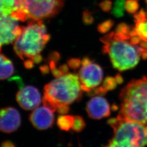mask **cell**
I'll return each mask as SVG.
<instances>
[{
    "label": "cell",
    "instance_id": "obj_28",
    "mask_svg": "<svg viewBox=\"0 0 147 147\" xmlns=\"http://www.w3.org/2000/svg\"><path fill=\"white\" fill-rule=\"evenodd\" d=\"M0 147H16V146L11 141H5L1 143Z\"/></svg>",
    "mask_w": 147,
    "mask_h": 147
},
{
    "label": "cell",
    "instance_id": "obj_5",
    "mask_svg": "<svg viewBox=\"0 0 147 147\" xmlns=\"http://www.w3.org/2000/svg\"><path fill=\"white\" fill-rule=\"evenodd\" d=\"M114 135L104 147H146L147 125L130 121L119 115L108 121Z\"/></svg>",
    "mask_w": 147,
    "mask_h": 147
},
{
    "label": "cell",
    "instance_id": "obj_13",
    "mask_svg": "<svg viewBox=\"0 0 147 147\" xmlns=\"http://www.w3.org/2000/svg\"><path fill=\"white\" fill-rule=\"evenodd\" d=\"M11 16L20 21L28 19L24 8V0H0V16Z\"/></svg>",
    "mask_w": 147,
    "mask_h": 147
},
{
    "label": "cell",
    "instance_id": "obj_12",
    "mask_svg": "<svg viewBox=\"0 0 147 147\" xmlns=\"http://www.w3.org/2000/svg\"><path fill=\"white\" fill-rule=\"evenodd\" d=\"M87 112L92 119H100L110 116V106L101 96H95L90 99L86 107Z\"/></svg>",
    "mask_w": 147,
    "mask_h": 147
},
{
    "label": "cell",
    "instance_id": "obj_4",
    "mask_svg": "<svg viewBox=\"0 0 147 147\" xmlns=\"http://www.w3.org/2000/svg\"><path fill=\"white\" fill-rule=\"evenodd\" d=\"M100 41L103 44L102 53L109 55L113 67L120 71L135 68L142 52L146 51L139 45L135 46L128 40L117 38L115 32L101 37Z\"/></svg>",
    "mask_w": 147,
    "mask_h": 147
},
{
    "label": "cell",
    "instance_id": "obj_7",
    "mask_svg": "<svg viewBox=\"0 0 147 147\" xmlns=\"http://www.w3.org/2000/svg\"><path fill=\"white\" fill-rule=\"evenodd\" d=\"M79 77L82 90L89 93L98 87L102 82L103 71L97 63L88 57H84L81 61Z\"/></svg>",
    "mask_w": 147,
    "mask_h": 147
},
{
    "label": "cell",
    "instance_id": "obj_31",
    "mask_svg": "<svg viewBox=\"0 0 147 147\" xmlns=\"http://www.w3.org/2000/svg\"><path fill=\"white\" fill-rule=\"evenodd\" d=\"M141 57L143 59H147V51H143L142 52L141 55Z\"/></svg>",
    "mask_w": 147,
    "mask_h": 147
},
{
    "label": "cell",
    "instance_id": "obj_23",
    "mask_svg": "<svg viewBox=\"0 0 147 147\" xmlns=\"http://www.w3.org/2000/svg\"><path fill=\"white\" fill-rule=\"evenodd\" d=\"M82 20L84 24L86 25H90L93 24L94 21V19L92 12L88 10L84 11L83 13Z\"/></svg>",
    "mask_w": 147,
    "mask_h": 147
},
{
    "label": "cell",
    "instance_id": "obj_18",
    "mask_svg": "<svg viewBox=\"0 0 147 147\" xmlns=\"http://www.w3.org/2000/svg\"><path fill=\"white\" fill-rule=\"evenodd\" d=\"M135 21V30L138 36L147 42V19Z\"/></svg>",
    "mask_w": 147,
    "mask_h": 147
},
{
    "label": "cell",
    "instance_id": "obj_16",
    "mask_svg": "<svg viewBox=\"0 0 147 147\" xmlns=\"http://www.w3.org/2000/svg\"><path fill=\"white\" fill-rule=\"evenodd\" d=\"M132 27L129 26L127 24L124 22L119 24L116 28L115 32V36L117 38L128 40L130 38V33Z\"/></svg>",
    "mask_w": 147,
    "mask_h": 147
},
{
    "label": "cell",
    "instance_id": "obj_20",
    "mask_svg": "<svg viewBox=\"0 0 147 147\" xmlns=\"http://www.w3.org/2000/svg\"><path fill=\"white\" fill-rule=\"evenodd\" d=\"M115 22L111 19H108L102 21L97 26V30L100 33L105 34L107 33L113 26Z\"/></svg>",
    "mask_w": 147,
    "mask_h": 147
},
{
    "label": "cell",
    "instance_id": "obj_10",
    "mask_svg": "<svg viewBox=\"0 0 147 147\" xmlns=\"http://www.w3.org/2000/svg\"><path fill=\"white\" fill-rule=\"evenodd\" d=\"M21 124V116L19 111L13 107L0 109V131L10 134L16 131Z\"/></svg>",
    "mask_w": 147,
    "mask_h": 147
},
{
    "label": "cell",
    "instance_id": "obj_1",
    "mask_svg": "<svg viewBox=\"0 0 147 147\" xmlns=\"http://www.w3.org/2000/svg\"><path fill=\"white\" fill-rule=\"evenodd\" d=\"M82 91L79 75L68 72L44 86L42 102L44 106L54 112L61 106L80 100Z\"/></svg>",
    "mask_w": 147,
    "mask_h": 147
},
{
    "label": "cell",
    "instance_id": "obj_22",
    "mask_svg": "<svg viewBox=\"0 0 147 147\" xmlns=\"http://www.w3.org/2000/svg\"><path fill=\"white\" fill-rule=\"evenodd\" d=\"M85 126L84 119L80 116H75L74 117V121L72 129L74 131L76 132L81 131Z\"/></svg>",
    "mask_w": 147,
    "mask_h": 147
},
{
    "label": "cell",
    "instance_id": "obj_8",
    "mask_svg": "<svg viewBox=\"0 0 147 147\" xmlns=\"http://www.w3.org/2000/svg\"><path fill=\"white\" fill-rule=\"evenodd\" d=\"M20 20L11 16H0V53L2 47L15 42L22 31Z\"/></svg>",
    "mask_w": 147,
    "mask_h": 147
},
{
    "label": "cell",
    "instance_id": "obj_32",
    "mask_svg": "<svg viewBox=\"0 0 147 147\" xmlns=\"http://www.w3.org/2000/svg\"><path fill=\"white\" fill-rule=\"evenodd\" d=\"M145 2L146 3V4L147 5V0H145Z\"/></svg>",
    "mask_w": 147,
    "mask_h": 147
},
{
    "label": "cell",
    "instance_id": "obj_14",
    "mask_svg": "<svg viewBox=\"0 0 147 147\" xmlns=\"http://www.w3.org/2000/svg\"><path fill=\"white\" fill-rule=\"evenodd\" d=\"M14 72V67L11 60L0 53V80L9 78Z\"/></svg>",
    "mask_w": 147,
    "mask_h": 147
},
{
    "label": "cell",
    "instance_id": "obj_24",
    "mask_svg": "<svg viewBox=\"0 0 147 147\" xmlns=\"http://www.w3.org/2000/svg\"><path fill=\"white\" fill-rule=\"evenodd\" d=\"M100 9L104 12L108 13L112 9V2L110 0H104L98 5Z\"/></svg>",
    "mask_w": 147,
    "mask_h": 147
},
{
    "label": "cell",
    "instance_id": "obj_15",
    "mask_svg": "<svg viewBox=\"0 0 147 147\" xmlns=\"http://www.w3.org/2000/svg\"><path fill=\"white\" fill-rule=\"evenodd\" d=\"M117 84H119L116 78H113L112 76H107L105 79L102 86L99 87L98 88H95L94 90H93L94 92H92L90 93L92 94L93 93V94L99 95L104 94L109 90L115 89L116 86H117Z\"/></svg>",
    "mask_w": 147,
    "mask_h": 147
},
{
    "label": "cell",
    "instance_id": "obj_21",
    "mask_svg": "<svg viewBox=\"0 0 147 147\" xmlns=\"http://www.w3.org/2000/svg\"><path fill=\"white\" fill-rule=\"evenodd\" d=\"M138 0H125V10L129 14H135L139 8Z\"/></svg>",
    "mask_w": 147,
    "mask_h": 147
},
{
    "label": "cell",
    "instance_id": "obj_6",
    "mask_svg": "<svg viewBox=\"0 0 147 147\" xmlns=\"http://www.w3.org/2000/svg\"><path fill=\"white\" fill-rule=\"evenodd\" d=\"M64 0H24V8L28 18L42 20L57 14Z\"/></svg>",
    "mask_w": 147,
    "mask_h": 147
},
{
    "label": "cell",
    "instance_id": "obj_11",
    "mask_svg": "<svg viewBox=\"0 0 147 147\" xmlns=\"http://www.w3.org/2000/svg\"><path fill=\"white\" fill-rule=\"evenodd\" d=\"M29 119L32 124L39 130L51 128L55 121L53 111L45 106L37 107L30 115Z\"/></svg>",
    "mask_w": 147,
    "mask_h": 147
},
{
    "label": "cell",
    "instance_id": "obj_29",
    "mask_svg": "<svg viewBox=\"0 0 147 147\" xmlns=\"http://www.w3.org/2000/svg\"><path fill=\"white\" fill-rule=\"evenodd\" d=\"M139 46H140L144 51H147V42L142 40L139 44Z\"/></svg>",
    "mask_w": 147,
    "mask_h": 147
},
{
    "label": "cell",
    "instance_id": "obj_27",
    "mask_svg": "<svg viewBox=\"0 0 147 147\" xmlns=\"http://www.w3.org/2000/svg\"><path fill=\"white\" fill-rule=\"evenodd\" d=\"M69 110V105H64V106H61V107H58L57 110L58 113L61 114V115L65 114V113H68Z\"/></svg>",
    "mask_w": 147,
    "mask_h": 147
},
{
    "label": "cell",
    "instance_id": "obj_25",
    "mask_svg": "<svg viewBox=\"0 0 147 147\" xmlns=\"http://www.w3.org/2000/svg\"><path fill=\"white\" fill-rule=\"evenodd\" d=\"M68 64L72 69L76 70L81 67V61L79 58H71L68 61Z\"/></svg>",
    "mask_w": 147,
    "mask_h": 147
},
{
    "label": "cell",
    "instance_id": "obj_17",
    "mask_svg": "<svg viewBox=\"0 0 147 147\" xmlns=\"http://www.w3.org/2000/svg\"><path fill=\"white\" fill-rule=\"evenodd\" d=\"M74 117L69 115L59 116L57 118V124L58 127L63 131H69L73 125Z\"/></svg>",
    "mask_w": 147,
    "mask_h": 147
},
{
    "label": "cell",
    "instance_id": "obj_19",
    "mask_svg": "<svg viewBox=\"0 0 147 147\" xmlns=\"http://www.w3.org/2000/svg\"><path fill=\"white\" fill-rule=\"evenodd\" d=\"M125 0H115L113 7H112V13L116 18H121L124 16Z\"/></svg>",
    "mask_w": 147,
    "mask_h": 147
},
{
    "label": "cell",
    "instance_id": "obj_26",
    "mask_svg": "<svg viewBox=\"0 0 147 147\" xmlns=\"http://www.w3.org/2000/svg\"><path fill=\"white\" fill-rule=\"evenodd\" d=\"M141 40H142L141 38L139 37L138 35H135V36H132L129 39V42H130V43L132 44V45H135V46L139 45V44H140V43Z\"/></svg>",
    "mask_w": 147,
    "mask_h": 147
},
{
    "label": "cell",
    "instance_id": "obj_9",
    "mask_svg": "<svg viewBox=\"0 0 147 147\" xmlns=\"http://www.w3.org/2000/svg\"><path fill=\"white\" fill-rule=\"evenodd\" d=\"M16 99L21 108L26 111L36 109L42 100L39 91L32 86H26L22 88L17 93Z\"/></svg>",
    "mask_w": 147,
    "mask_h": 147
},
{
    "label": "cell",
    "instance_id": "obj_3",
    "mask_svg": "<svg viewBox=\"0 0 147 147\" xmlns=\"http://www.w3.org/2000/svg\"><path fill=\"white\" fill-rule=\"evenodd\" d=\"M119 115L130 121L147 125V78L132 80L120 94Z\"/></svg>",
    "mask_w": 147,
    "mask_h": 147
},
{
    "label": "cell",
    "instance_id": "obj_30",
    "mask_svg": "<svg viewBox=\"0 0 147 147\" xmlns=\"http://www.w3.org/2000/svg\"><path fill=\"white\" fill-rule=\"evenodd\" d=\"M40 70L43 74H47L49 73V68L47 66H42L40 68Z\"/></svg>",
    "mask_w": 147,
    "mask_h": 147
},
{
    "label": "cell",
    "instance_id": "obj_2",
    "mask_svg": "<svg viewBox=\"0 0 147 147\" xmlns=\"http://www.w3.org/2000/svg\"><path fill=\"white\" fill-rule=\"evenodd\" d=\"M50 35L42 20L30 22L23 28L21 34L14 44V49L21 59L39 63L41 53L50 40Z\"/></svg>",
    "mask_w": 147,
    "mask_h": 147
}]
</instances>
